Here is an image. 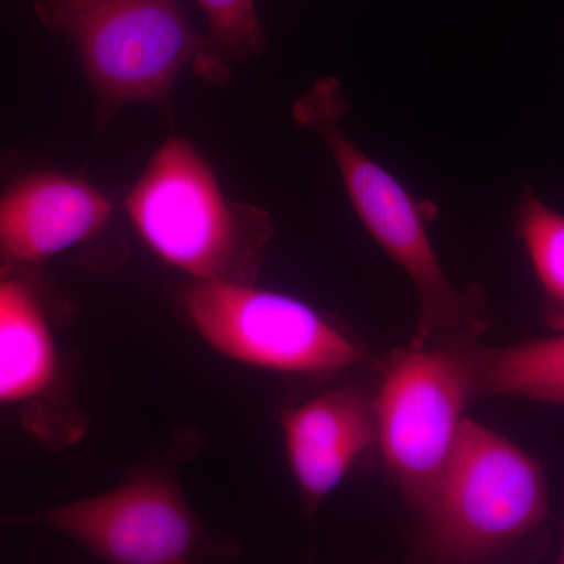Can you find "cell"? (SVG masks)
Returning a JSON list of instances; mask_svg holds the SVG:
<instances>
[{"label": "cell", "mask_w": 564, "mask_h": 564, "mask_svg": "<svg viewBox=\"0 0 564 564\" xmlns=\"http://www.w3.org/2000/svg\"><path fill=\"white\" fill-rule=\"evenodd\" d=\"M292 111L299 124L329 148L359 220L413 282L421 303L413 343L436 347L478 343L489 328L484 293L456 288L434 250L421 204L345 133L347 101L340 82L318 80Z\"/></svg>", "instance_id": "6da1fadb"}, {"label": "cell", "mask_w": 564, "mask_h": 564, "mask_svg": "<svg viewBox=\"0 0 564 564\" xmlns=\"http://www.w3.org/2000/svg\"><path fill=\"white\" fill-rule=\"evenodd\" d=\"M129 220L161 261L193 281L256 282L272 215L234 202L191 141L172 137L126 198Z\"/></svg>", "instance_id": "7a4b0ae2"}, {"label": "cell", "mask_w": 564, "mask_h": 564, "mask_svg": "<svg viewBox=\"0 0 564 564\" xmlns=\"http://www.w3.org/2000/svg\"><path fill=\"white\" fill-rule=\"evenodd\" d=\"M415 555L433 563H488L545 524L543 464L466 417L454 454L422 510Z\"/></svg>", "instance_id": "3957f363"}, {"label": "cell", "mask_w": 564, "mask_h": 564, "mask_svg": "<svg viewBox=\"0 0 564 564\" xmlns=\"http://www.w3.org/2000/svg\"><path fill=\"white\" fill-rule=\"evenodd\" d=\"M36 17L73 44L101 128L131 104L169 107L181 70L202 55L180 0H33Z\"/></svg>", "instance_id": "277c9868"}, {"label": "cell", "mask_w": 564, "mask_h": 564, "mask_svg": "<svg viewBox=\"0 0 564 564\" xmlns=\"http://www.w3.org/2000/svg\"><path fill=\"white\" fill-rule=\"evenodd\" d=\"M463 347L413 343L393 351L372 399L386 469L415 511L440 481L474 400Z\"/></svg>", "instance_id": "5b68a950"}, {"label": "cell", "mask_w": 564, "mask_h": 564, "mask_svg": "<svg viewBox=\"0 0 564 564\" xmlns=\"http://www.w3.org/2000/svg\"><path fill=\"white\" fill-rule=\"evenodd\" d=\"M196 332L236 361L293 375H334L366 351L310 304L254 282L195 281L182 295Z\"/></svg>", "instance_id": "8992f818"}, {"label": "cell", "mask_w": 564, "mask_h": 564, "mask_svg": "<svg viewBox=\"0 0 564 564\" xmlns=\"http://www.w3.org/2000/svg\"><path fill=\"white\" fill-rule=\"evenodd\" d=\"M32 522L120 564L184 563L202 538L184 497L159 475H141L102 496L40 511Z\"/></svg>", "instance_id": "52a82bcc"}, {"label": "cell", "mask_w": 564, "mask_h": 564, "mask_svg": "<svg viewBox=\"0 0 564 564\" xmlns=\"http://www.w3.org/2000/svg\"><path fill=\"white\" fill-rule=\"evenodd\" d=\"M113 214L109 196L82 177L35 172L0 193V261L36 265L101 232Z\"/></svg>", "instance_id": "ba28073f"}, {"label": "cell", "mask_w": 564, "mask_h": 564, "mask_svg": "<svg viewBox=\"0 0 564 564\" xmlns=\"http://www.w3.org/2000/svg\"><path fill=\"white\" fill-rule=\"evenodd\" d=\"M281 423L293 477L311 510L377 444L372 399L355 386L323 392L284 411Z\"/></svg>", "instance_id": "9c48e42d"}, {"label": "cell", "mask_w": 564, "mask_h": 564, "mask_svg": "<svg viewBox=\"0 0 564 564\" xmlns=\"http://www.w3.org/2000/svg\"><path fill=\"white\" fill-rule=\"evenodd\" d=\"M57 373V344L39 293L6 267L0 272V404L44 395Z\"/></svg>", "instance_id": "30bf717a"}, {"label": "cell", "mask_w": 564, "mask_h": 564, "mask_svg": "<svg viewBox=\"0 0 564 564\" xmlns=\"http://www.w3.org/2000/svg\"><path fill=\"white\" fill-rule=\"evenodd\" d=\"M474 399L507 397L564 406V332L545 339L463 347Z\"/></svg>", "instance_id": "8fae6325"}, {"label": "cell", "mask_w": 564, "mask_h": 564, "mask_svg": "<svg viewBox=\"0 0 564 564\" xmlns=\"http://www.w3.org/2000/svg\"><path fill=\"white\" fill-rule=\"evenodd\" d=\"M514 231L543 292L544 322L556 333L564 332V212L527 185L516 209Z\"/></svg>", "instance_id": "7c38bea8"}, {"label": "cell", "mask_w": 564, "mask_h": 564, "mask_svg": "<svg viewBox=\"0 0 564 564\" xmlns=\"http://www.w3.org/2000/svg\"><path fill=\"white\" fill-rule=\"evenodd\" d=\"M202 7L209 31L202 55L193 63L196 76L209 84L231 77L237 63L261 54L267 39L254 0H195Z\"/></svg>", "instance_id": "4fadbf2b"}, {"label": "cell", "mask_w": 564, "mask_h": 564, "mask_svg": "<svg viewBox=\"0 0 564 564\" xmlns=\"http://www.w3.org/2000/svg\"><path fill=\"white\" fill-rule=\"evenodd\" d=\"M556 562L564 564V529L562 534V543H560L558 555H556Z\"/></svg>", "instance_id": "5bb4252c"}]
</instances>
